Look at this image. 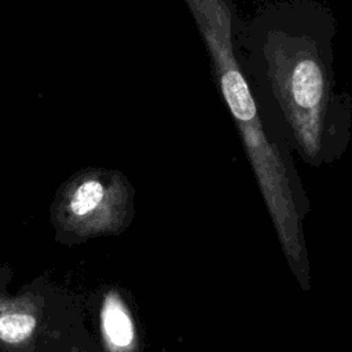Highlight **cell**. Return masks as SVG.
<instances>
[{
  "label": "cell",
  "instance_id": "6da1fadb",
  "mask_svg": "<svg viewBox=\"0 0 352 352\" xmlns=\"http://www.w3.org/2000/svg\"><path fill=\"white\" fill-rule=\"evenodd\" d=\"M221 88L224 98L241 126L248 125L256 117V107L252 100L250 92L245 80L238 69L228 63L227 59L221 60Z\"/></svg>",
  "mask_w": 352,
  "mask_h": 352
},
{
  "label": "cell",
  "instance_id": "7a4b0ae2",
  "mask_svg": "<svg viewBox=\"0 0 352 352\" xmlns=\"http://www.w3.org/2000/svg\"><path fill=\"white\" fill-rule=\"evenodd\" d=\"M292 95L301 109H314L323 96V77L319 66L309 59L300 60L292 73Z\"/></svg>",
  "mask_w": 352,
  "mask_h": 352
},
{
  "label": "cell",
  "instance_id": "3957f363",
  "mask_svg": "<svg viewBox=\"0 0 352 352\" xmlns=\"http://www.w3.org/2000/svg\"><path fill=\"white\" fill-rule=\"evenodd\" d=\"M103 327L107 338L117 346H126L133 338L132 323L120 305V302L109 297L103 308Z\"/></svg>",
  "mask_w": 352,
  "mask_h": 352
},
{
  "label": "cell",
  "instance_id": "277c9868",
  "mask_svg": "<svg viewBox=\"0 0 352 352\" xmlns=\"http://www.w3.org/2000/svg\"><path fill=\"white\" fill-rule=\"evenodd\" d=\"M36 320L30 315L10 314L0 318V338L7 342H19L30 336Z\"/></svg>",
  "mask_w": 352,
  "mask_h": 352
},
{
  "label": "cell",
  "instance_id": "5b68a950",
  "mask_svg": "<svg viewBox=\"0 0 352 352\" xmlns=\"http://www.w3.org/2000/svg\"><path fill=\"white\" fill-rule=\"evenodd\" d=\"M103 197V187L98 182H87L78 187L72 201V210L76 214H85L92 210Z\"/></svg>",
  "mask_w": 352,
  "mask_h": 352
}]
</instances>
